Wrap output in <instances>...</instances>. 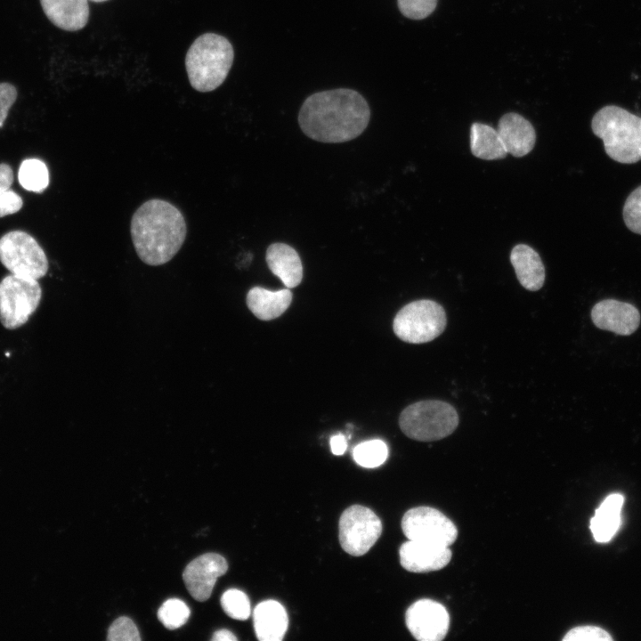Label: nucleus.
<instances>
[{
  "mask_svg": "<svg viewBox=\"0 0 641 641\" xmlns=\"http://www.w3.org/2000/svg\"><path fill=\"white\" fill-rule=\"evenodd\" d=\"M370 110L358 92L348 88L315 93L305 99L298 123L308 137L321 142H344L368 126Z\"/></svg>",
  "mask_w": 641,
  "mask_h": 641,
  "instance_id": "obj_1",
  "label": "nucleus"
},
{
  "mask_svg": "<svg viewBox=\"0 0 641 641\" xmlns=\"http://www.w3.org/2000/svg\"><path fill=\"white\" fill-rule=\"evenodd\" d=\"M130 232L139 258L151 266L169 262L186 238V223L181 211L166 200L152 199L134 212Z\"/></svg>",
  "mask_w": 641,
  "mask_h": 641,
  "instance_id": "obj_2",
  "label": "nucleus"
},
{
  "mask_svg": "<svg viewBox=\"0 0 641 641\" xmlns=\"http://www.w3.org/2000/svg\"><path fill=\"white\" fill-rule=\"evenodd\" d=\"M233 59V47L226 37L215 33L199 36L185 56L191 85L202 93L216 89L227 77Z\"/></svg>",
  "mask_w": 641,
  "mask_h": 641,
  "instance_id": "obj_3",
  "label": "nucleus"
},
{
  "mask_svg": "<svg viewBox=\"0 0 641 641\" xmlns=\"http://www.w3.org/2000/svg\"><path fill=\"white\" fill-rule=\"evenodd\" d=\"M591 128L604 142V151L621 164L641 160V117L625 109L607 105L593 117Z\"/></svg>",
  "mask_w": 641,
  "mask_h": 641,
  "instance_id": "obj_4",
  "label": "nucleus"
},
{
  "mask_svg": "<svg viewBox=\"0 0 641 641\" xmlns=\"http://www.w3.org/2000/svg\"><path fill=\"white\" fill-rule=\"evenodd\" d=\"M458 425V416L450 404L426 400L405 408L399 418L403 434L416 441L432 442L451 434Z\"/></svg>",
  "mask_w": 641,
  "mask_h": 641,
  "instance_id": "obj_5",
  "label": "nucleus"
},
{
  "mask_svg": "<svg viewBox=\"0 0 641 641\" xmlns=\"http://www.w3.org/2000/svg\"><path fill=\"white\" fill-rule=\"evenodd\" d=\"M446 324L443 307L434 301L423 299L403 306L394 319L393 329L404 342L423 344L441 335Z\"/></svg>",
  "mask_w": 641,
  "mask_h": 641,
  "instance_id": "obj_6",
  "label": "nucleus"
},
{
  "mask_svg": "<svg viewBox=\"0 0 641 641\" xmlns=\"http://www.w3.org/2000/svg\"><path fill=\"white\" fill-rule=\"evenodd\" d=\"M42 288L37 280L10 274L0 281V321L7 329L23 326L37 309Z\"/></svg>",
  "mask_w": 641,
  "mask_h": 641,
  "instance_id": "obj_7",
  "label": "nucleus"
},
{
  "mask_svg": "<svg viewBox=\"0 0 641 641\" xmlns=\"http://www.w3.org/2000/svg\"><path fill=\"white\" fill-rule=\"evenodd\" d=\"M0 262L12 273L38 280L48 271L46 255L38 242L23 231H12L0 239Z\"/></svg>",
  "mask_w": 641,
  "mask_h": 641,
  "instance_id": "obj_8",
  "label": "nucleus"
},
{
  "mask_svg": "<svg viewBox=\"0 0 641 641\" xmlns=\"http://www.w3.org/2000/svg\"><path fill=\"white\" fill-rule=\"evenodd\" d=\"M338 527L340 546L354 556L365 555L382 533L379 517L361 505L347 507L340 516Z\"/></svg>",
  "mask_w": 641,
  "mask_h": 641,
  "instance_id": "obj_9",
  "label": "nucleus"
},
{
  "mask_svg": "<svg viewBox=\"0 0 641 641\" xmlns=\"http://www.w3.org/2000/svg\"><path fill=\"white\" fill-rule=\"evenodd\" d=\"M403 534L410 540L450 547L458 537L456 525L441 511L430 507L408 510L402 519Z\"/></svg>",
  "mask_w": 641,
  "mask_h": 641,
  "instance_id": "obj_10",
  "label": "nucleus"
},
{
  "mask_svg": "<svg viewBox=\"0 0 641 641\" xmlns=\"http://www.w3.org/2000/svg\"><path fill=\"white\" fill-rule=\"evenodd\" d=\"M405 623L417 640L441 641L449 630L450 616L442 604L424 598L407 609Z\"/></svg>",
  "mask_w": 641,
  "mask_h": 641,
  "instance_id": "obj_11",
  "label": "nucleus"
},
{
  "mask_svg": "<svg viewBox=\"0 0 641 641\" xmlns=\"http://www.w3.org/2000/svg\"><path fill=\"white\" fill-rule=\"evenodd\" d=\"M226 559L216 553L201 555L185 567L183 579L191 596L197 601L207 600L218 577L226 573Z\"/></svg>",
  "mask_w": 641,
  "mask_h": 641,
  "instance_id": "obj_12",
  "label": "nucleus"
},
{
  "mask_svg": "<svg viewBox=\"0 0 641 641\" xmlns=\"http://www.w3.org/2000/svg\"><path fill=\"white\" fill-rule=\"evenodd\" d=\"M591 319L597 328L619 335L632 334L640 323L639 312L634 305L615 299L596 304L591 310Z\"/></svg>",
  "mask_w": 641,
  "mask_h": 641,
  "instance_id": "obj_13",
  "label": "nucleus"
},
{
  "mask_svg": "<svg viewBox=\"0 0 641 641\" xmlns=\"http://www.w3.org/2000/svg\"><path fill=\"white\" fill-rule=\"evenodd\" d=\"M401 565L411 572H429L445 567L451 559L449 547L408 540L399 549Z\"/></svg>",
  "mask_w": 641,
  "mask_h": 641,
  "instance_id": "obj_14",
  "label": "nucleus"
},
{
  "mask_svg": "<svg viewBox=\"0 0 641 641\" xmlns=\"http://www.w3.org/2000/svg\"><path fill=\"white\" fill-rule=\"evenodd\" d=\"M497 130L507 152L514 157H523L534 147V127L519 114H505L499 119Z\"/></svg>",
  "mask_w": 641,
  "mask_h": 641,
  "instance_id": "obj_15",
  "label": "nucleus"
},
{
  "mask_svg": "<svg viewBox=\"0 0 641 641\" xmlns=\"http://www.w3.org/2000/svg\"><path fill=\"white\" fill-rule=\"evenodd\" d=\"M48 20L56 27L67 31H77L87 24L88 0H40Z\"/></svg>",
  "mask_w": 641,
  "mask_h": 641,
  "instance_id": "obj_16",
  "label": "nucleus"
},
{
  "mask_svg": "<svg viewBox=\"0 0 641 641\" xmlns=\"http://www.w3.org/2000/svg\"><path fill=\"white\" fill-rule=\"evenodd\" d=\"M253 622L256 636L260 641H280L288 629V618L281 604L265 600L255 607Z\"/></svg>",
  "mask_w": 641,
  "mask_h": 641,
  "instance_id": "obj_17",
  "label": "nucleus"
},
{
  "mask_svg": "<svg viewBox=\"0 0 641 641\" xmlns=\"http://www.w3.org/2000/svg\"><path fill=\"white\" fill-rule=\"evenodd\" d=\"M266 263L271 272L288 288L299 285L303 278V265L299 255L285 243L271 244L266 250Z\"/></svg>",
  "mask_w": 641,
  "mask_h": 641,
  "instance_id": "obj_18",
  "label": "nucleus"
},
{
  "mask_svg": "<svg viewBox=\"0 0 641 641\" xmlns=\"http://www.w3.org/2000/svg\"><path fill=\"white\" fill-rule=\"evenodd\" d=\"M510 261L520 284L530 291L539 290L545 281V268L539 254L525 244L513 247Z\"/></svg>",
  "mask_w": 641,
  "mask_h": 641,
  "instance_id": "obj_19",
  "label": "nucleus"
},
{
  "mask_svg": "<svg viewBox=\"0 0 641 641\" xmlns=\"http://www.w3.org/2000/svg\"><path fill=\"white\" fill-rule=\"evenodd\" d=\"M292 301L289 288L277 291L261 287H254L247 292V305L253 314L263 320H270L280 316Z\"/></svg>",
  "mask_w": 641,
  "mask_h": 641,
  "instance_id": "obj_20",
  "label": "nucleus"
},
{
  "mask_svg": "<svg viewBox=\"0 0 641 641\" xmlns=\"http://www.w3.org/2000/svg\"><path fill=\"white\" fill-rule=\"evenodd\" d=\"M623 497L619 493L609 495L596 510L590 520V530L598 542H607L617 531L621 523Z\"/></svg>",
  "mask_w": 641,
  "mask_h": 641,
  "instance_id": "obj_21",
  "label": "nucleus"
},
{
  "mask_svg": "<svg viewBox=\"0 0 641 641\" xmlns=\"http://www.w3.org/2000/svg\"><path fill=\"white\" fill-rule=\"evenodd\" d=\"M470 147L474 156L485 160L501 159L507 154L498 130L482 123L471 126Z\"/></svg>",
  "mask_w": 641,
  "mask_h": 641,
  "instance_id": "obj_22",
  "label": "nucleus"
},
{
  "mask_svg": "<svg viewBox=\"0 0 641 641\" xmlns=\"http://www.w3.org/2000/svg\"><path fill=\"white\" fill-rule=\"evenodd\" d=\"M18 179L25 190L40 193L49 184V171L42 160L28 158L20 164Z\"/></svg>",
  "mask_w": 641,
  "mask_h": 641,
  "instance_id": "obj_23",
  "label": "nucleus"
},
{
  "mask_svg": "<svg viewBox=\"0 0 641 641\" xmlns=\"http://www.w3.org/2000/svg\"><path fill=\"white\" fill-rule=\"evenodd\" d=\"M388 455L385 442L375 439L362 442L353 449V458L361 467L373 468L382 465Z\"/></svg>",
  "mask_w": 641,
  "mask_h": 641,
  "instance_id": "obj_24",
  "label": "nucleus"
},
{
  "mask_svg": "<svg viewBox=\"0 0 641 641\" xmlns=\"http://www.w3.org/2000/svg\"><path fill=\"white\" fill-rule=\"evenodd\" d=\"M191 614L190 608L178 598L165 601L158 611V618L168 629H175L184 625Z\"/></svg>",
  "mask_w": 641,
  "mask_h": 641,
  "instance_id": "obj_25",
  "label": "nucleus"
},
{
  "mask_svg": "<svg viewBox=\"0 0 641 641\" xmlns=\"http://www.w3.org/2000/svg\"><path fill=\"white\" fill-rule=\"evenodd\" d=\"M221 605L229 617L239 621L247 620L251 613L247 596L236 588L228 589L222 595Z\"/></svg>",
  "mask_w": 641,
  "mask_h": 641,
  "instance_id": "obj_26",
  "label": "nucleus"
},
{
  "mask_svg": "<svg viewBox=\"0 0 641 641\" xmlns=\"http://www.w3.org/2000/svg\"><path fill=\"white\" fill-rule=\"evenodd\" d=\"M627 228L641 235V185L636 188L627 198L622 210Z\"/></svg>",
  "mask_w": 641,
  "mask_h": 641,
  "instance_id": "obj_27",
  "label": "nucleus"
},
{
  "mask_svg": "<svg viewBox=\"0 0 641 641\" xmlns=\"http://www.w3.org/2000/svg\"><path fill=\"white\" fill-rule=\"evenodd\" d=\"M109 641H139L140 633L134 621L126 616L116 619L108 629Z\"/></svg>",
  "mask_w": 641,
  "mask_h": 641,
  "instance_id": "obj_28",
  "label": "nucleus"
},
{
  "mask_svg": "<svg viewBox=\"0 0 641 641\" xmlns=\"http://www.w3.org/2000/svg\"><path fill=\"white\" fill-rule=\"evenodd\" d=\"M437 0H398L401 12L412 20H422L429 16L435 9Z\"/></svg>",
  "mask_w": 641,
  "mask_h": 641,
  "instance_id": "obj_29",
  "label": "nucleus"
},
{
  "mask_svg": "<svg viewBox=\"0 0 641 641\" xmlns=\"http://www.w3.org/2000/svg\"><path fill=\"white\" fill-rule=\"evenodd\" d=\"M613 637L604 629L596 626H579L569 630L564 641L602 640L611 641Z\"/></svg>",
  "mask_w": 641,
  "mask_h": 641,
  "instance_id": "obj_30",
  "label": "nucleus"
},
{
  "mask_svg": "<svg viewBox=\"0 0 641 641\" xmlns=\"http://www.w3.org/2000/svg\"><path fill=\"white\" fill-rule=\"evenodd\" d=\"M22 206L23 200L15 191L10 189L0 191V217L17 213Z\"/></svg>",
  "mask_w": 641,
  "mask_h": 641,
  "instance_id": "obj_31",
  "label": "nucleus"
},
{
  "mask_svg": "<svg viewBox=\"0 0 641 641\" xmlns=\"http://www.w3.org/2000/svg\"><path fill=\"white\" fill-rule=\"evenodd\" d=\"M16 98L17 90L14 85L10 83H0V128L3 126Z\"/></svg>",
  "mask_w": 641,
  "mask_h": 641,
  "instance_id": "obj_32",
  "label": "nucleus"
},
{
  "mask_svg": "<svg viewBox=\"0 0 641 641\" xmlns=\"http://www.w3.org/2000/svg\"><path fill=\"white\" fill-rule=\"evenodd\" d=\"M13 183V172L6 163L0 164V191L10 189Z\"/></svg>",
  "mask_w": 641,
  "mask_h": 641,
  "instance_id": "obj_33",
  "label": "nucleus"
},
{
  "mask_svg": "<svg viewBox=\"0 0 641 641\" xmlns=\"http://www.w3.org/2000/svg\"><path fill=\"white\" fill-rule=\"evenodd\" d=\"M330 448L334 455L340 456L345 453L347 448V442L343 434H336L330 438Z\"/></svg>",
  "mask_w": 641,
  "mask_h": 641,
  "instance_id": "obj_34",
  "label": "nucleus"
},
{
  "mask_svg": "<svg viewBox=\"0 0 641 641\" xmlns=\"http://www.w3.org/2000/svg\"><path fill=\"white\" fill-rule=\"evenodd\" d=\"M211 639L213 641H236L237 637L230 630L223 629L215 631Z\"/></svg>",
  "mask_w": 641,
  "mask_h": 641,
  "instance_id": "obj_35",
  "label": "nucleus"
},
{
  "mask_svg": "<svg viewBox=\"0 0 641 641\" xmlns=\"http://www.w3.org/2000/svg\"><path fill=\"white\" fill-rule=\"evenodd\" d=\"M90 1L94 2V3H102V2H106L108 0H90Z\"/></svg>",
  "mask_w": 641,
  "mask_h": 641,
  "instance_id": "obj_36",
  "label": "nucleus"
}]
</instances>
